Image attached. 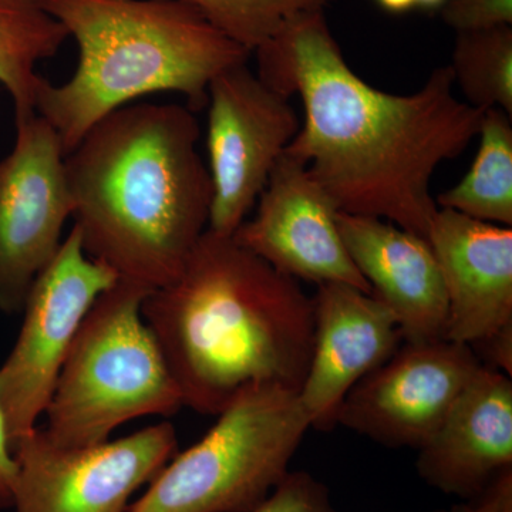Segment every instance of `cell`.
I'll return each mask as SVG.
<instances>
[{
    "mask_svg": "<svg viewBox=\"0 0 512 512\" xmlns=\"http://www.w3.org/2000/svg\"><path fill=\"white\" fill-rule=\"evenodd\" d=\"M252 55L268 86L301 97L305 119L286 153L339 212L429 238L439 212L431 177L477 137L484 114L458 99L450 67H436L412 94L376 89L346 62L325 10L293 16Z\"/></svg>",
    "mask_w": 512,
    "mask_h": 512,
    "instance_id": "obj_1",
    "label": "cell"
},
{
    "mask_svg": "<svg viewBox=\"0 0 512 512\" xmlns=\"http://www.w3.org/2000/svg\"><path fill=\"white\" fill-rule=\"evenodd\" d=\"M200 136L188 106L131 103L64 156L73 227L120 281L150 291L170 284L207 231L212 183Z\"/></svg>",
    "mask_w": 512,
    "mask_h": 512,
    "instance_id": "obj_2",
    "label": "cell"
},
{
    "mask_svg": "<svg viewBox=\"0 0 512 512\" xmlns=\"http://www.w3.org/2000/svg\"><path fill=\"white\" fill-rule=\"evenodd\" d=\"M143 316L184 407L218 416L256 386L299 392L315 339L313 298L227 235L207 231Z\"/></svg>",
    "mask_w": 512,
    "mask_h": 512,
    "instance_id": "obj_3",
    "label": "cell"
},
{
    "mask_svg": "<svg viewBox=\"0 0 512 512\" xmlns=\"http://www.w3.org/2000/svg\"><path fill=\"white\" fill-rule=\"evenodd\" d=\"M79 47L66 82L43 77L36 113L55 130L64 156L111 111L156 93L207 104L212 80L252 53L183 0H37Z\"/></svg>",
    "mask_w": 512,
    "mask_h": 512,
    "instance_id": "obj_4",
    "label": "cell"
},
{
    "mask_svg": "<svg viewBox=\"0 0 512 512\" xmlns=\"http://www.w3.org/2000/svg\"><path fill=\"white\" fill-rule=\"evenodd\" d=\"M150 289L117 281L84 318L45 412L49 439L67 447L109 441L138 417L184 407L163 350L143 316Z\"/></svg>",
    "mask_w": 512,
    "mask_h": 512,
    "instance_id": "obj_5",
    "label": "cell"
},
{
    "mask_svg": "<svg viewBox=\"0 0 512 512\" xmlns=\"http://www.w3.org/2000/svg\"><path fill=\"white\" fill-rule=\"evenodd\" d=\"M309 429L298 393L251 387L198 443L175 454L126 512H251L288 474Z\"/></svg>",
    "mask_w": 512,
    "mask_h": 512,
    "instance_id": "obj_6",
    "label": "cell"
},
{
    "mask_svg": "<svg viewBox=\"0 0 512 512\" xmlns=\"http://www.w3.org/2000/svg\"><path fill=\"white\" fill-rule=\"evenodd\" d=\"M117 281L113 271L86 254L73 227L30 286L18 339L0 366V410L13 446L45 416L84 318Z\"/></svg>",
    "mask_w": 512,
    "mask_h": 512,
    "instance_id": "obj_7",
    "label": "cell"
},
{
    "mask_svg": "<svg viewBox=\"0 0 512 512\" xmlns=\"http://www.w3.org/2000/svg\"><path fill=\"white\" fill-rule=\"evenodd\" d=\"M168 421L89 447L57 444L37 426L13 446L15 512H126L131 497L177 454Z\"/></svg>",
    "mask_w": 512,
    "mask_h": 512,
    "instance_id": "obj_8",
    "label": "cell"
},
{
    "mask_svg": "<svg viewBox=\"0 0 512 512\" xmlns=\"http://www.w3.org/2000/svg\"><path fill=\"white\" fill-rule=\"evenodd\" d=\"M291 97L249 69L231 67L208 87L207 150L212 183L208 229L232 237L301 128Z\"/></svg>",
    "mask_w": 512,
    "mask_h": 512,
    "instance_id": "obj_9",
    "label": "cell"
},
{
    "mask_svg": "<svg viewBox=\"0 0 512 512\" xmlns=\"http://www.w3.org/2000/svg\"><path fill=\"white\" fill-rule=\"evenodd\" d=\"M16 136L0 160V312H22L30 286L63 242L73 205L64 153L39 114L15 119Z\"/></svg>",
    "mask_w": 512,
    "mask_h": 512,
    "instance_id": "obj_10",
    "label": "cell"
},
{
    "mask_svg": "<svg viewBox=\"0 0 512 512\" xmlns=\"http://www.w3.org/2000/svg\"><path fill=\"white\" fill-rule=\"evenodd\" d=\"M481 367L464 343L403 342L346 394L336 423L382 446L419 450Z\"/></svg>",
    "mask_w": 512,
    "mask_h": 512,
    "instance_id": "obj_11",
    "label": "cell"
},
{
    "mask_svg": "<svg viewBox=\"0 0 512 512\" xmlns=\"http://www.w3.org/2000/svg\"><path fill=\"white\" fill-rule=\"evenodd\" d=\"M335 202L298 158L276 163L264 191L232 238L296 281L346 284L372 293L338 228Z\"/></svg>",
    "mask_w": 512,
    "mask_h": 512,
    "instance_id": "obj_12",
    "label": "cell"
},
{
    "mask_svg": "<svg viewBox=\"0 0 512 512\" xmlns=\"http://www.w3.org/2000/svg\"><path fill=\"white\" fill-rule=\"evenodd\" d=\"M312 298L315 339L298 399L311 429L330 431L338 426L346 394L390 359L403 336L393 313L372 293L323 284Z\"/></svg>",
    "mask_w": 512,
    "mask_h": 512,
    "instance_id": "obj_13",
    "label": "cell"
},
{
    "mask_svg": "<svg viewBox=\"0 0 512 512\" xmlns=\"http://www.w3.org/2000/svg\"><path fill=\"white\" fill-rule=\"evenodd\" d=\"M427 239L446 286V338L471 348L512 326V229L439 208Z\"/></svg>",
    "mask_w": 512,
    "mask_h": 512,
    "instance_id": "obj_14",
    "label": "cell"
},
{
    "mask_svg": "<svg viewBox=\"0 0 512 512\" xmlns=\"http://www.w3.org/2000/svg\"><path fill=\"white\" fill-rule=\"evenodd\" d=\"M338 228L372 295L393 313L403 342L446 338V286L430 242L392 222L346 212H339Z\"/></svg>",
    "mask_w": 512,
    "mask_h": 512,
    "instance_id": "obj_15",
    "label": "cell"
},
{
    "mask_svg": "<svg viewBox=\"0 0 512 512\" xmlns=\"http://www.w3.org/2000/svg\"><path fill=\"white\" fill-rule=\"evenodd\" d=\"M417 451V474L434 490L460 500L484 491L512 468L511 377L483 365Z\"/></svg>",
    "mask_w": 512,
    "mask_h": 512,
    "instance_id": "obj_16",
    "label": "cell"
},
{
    "mask_svg": "<svg viewBox=\"0 0 512 512\" xmlns=\"http://www.w3.org/2000/svg\"><path fill=\"white\" fill-rule=\"evenodd\" d=\"M69 33L37 0H0V86L15 119L36 113L37 66L60 52Z\"/></svg>",
    "mask_w": 512,
    "mask_h": 512,
    "instance_id": "obj_17",
    "label": "cell"
},
{
    "mask_svg": "<svg viewBox=\"0 0 512 512\" xmlns=\"http://www.w3.org/2000/svg\"><path fill=\"white\" fill-rule=\"evenodd\" d=\"M476 160L454 187L436 197L437 207L473 220L512 227V123L503 110L484 111Z\"/></svg>",
    "mask_w": 512,
    "mask_h": 512,
    "instance_id": "obj_18",
    "label": "cell"
},
{
    "mask_svg": "<svg viewBox=\"0 0 512 512\" xmlns=\"http://www.w3.org/2000/svg\"><path fill=\"white\" fill-rule=\"evenodd\" d=\"M448 67L467 104L512 116V26L457 33Z\"/></svg>",
    "mask_w": 512,
    "mask_h": 512,
    "instance_id": "obj_19",
    "label": "cell"
},
{
    "mask_svg": "<svg viewBox=\"0 0 512 512\" xmlns=\"http://www.w3.org/2000/svg\"><path fill=\"white\" fill-rule=\"evenodd\" d=\"M215 28L254 53L293 16L325 10L332 0H183Z\"/></svg>",
    "mask_w": 512,
    "mask_h": 512,
    "instance_id": "obj_20",
    "label": "cell"
},
{
    "mask_svg": "<svg viewBox=\"0 0 512 512\" xmlns=\"http://www.w3.org/2000/svg\"><path fill=\"white\" fill-rule=\"evenodd\" d=\"M251 512H336L325 483L308 471H288Z\"/></svg>",
    "mask_w": 512,
    "mask_h": 512,
    "instance_id": "obj_21",
    "label": "cell"
},
{
    "mask_svg": "<svg viewBox=\"0 0 512 512\" xmlns=\"http://www.w3.org/2000/svg\"><path fill=\"white\" fill-rule=\"evenodd\" d=\"M441 16L456 33L512 26V0H447Z\"/></svg>",
    "mask_w": 512,
    "mask_h": 512,
    "instance_id": "obj_22",
    "label": "cell"
},
{
    "mask_svg": "<svg viewBox=\"0 0 512 512\" xmlns=\"http://www.w3.org/2000/svg\"><path fill=\"white\" fill-rule=\"evenodd\" d=\"M436 512H512V468L504 470L476 497Z\"/></svg>",
    "mask_w": 512,
    "mask_h": 512,
    "instance_id": "obj_23",
    "label": "cell"
},
{
    "mask_svg": "<svg viewBox=\"0 0 512 512\" xmlns=\"http://www.w3.org/2000/svg\"><path fill=\"white\" fill-rule=\"evenodd\" d=\"M480 362L491 369L512 376V326L471 346Z\"/></svg>",
    "mask_w": 512,
    "mask_h": 512,
    "instance_id": "obj_24",
    "label": "cell"
},
{
    "mask_svg": "<svg viewBox=\"0 0 512 512\" xmlns=\"http://www.w3.org/2000/svg\"><path fill=\"white\" fill-rule=\"evenodd\" d=\"M16 474H18V464H16L15 451L10 441L5 417L0 410V512L12 510Z\"/></svg>",
    "mask_w": 512,
    "mask_h": 512,
    "instance_id": "obj_25",
    "label": "cell"
},
{
    "mask_svg": "<svg viewBox=\"0 0 512 512\" xmlns=\"http://www.w3.org/2000/svg\"><path fill=\"white\" fill-rule=\"evenodd\" d=\"M376 3L390 13H406L417 8L416 0H376Z\"/></svg>",
    "mask_w": 512,
    "mask_h": 512,
    "instance_id": "obj_26",
    "label": "cell"
},
{
    "mask_svg": "<svg viewBox=\"0 0 512 512\" xmlns=\"http://www.w3.org/2000/svg\"><path fill=\"white\" fill-rule=\"evenodd\" d=\"M447 0H416L417 8L441 9Z\"/></svg>",
    "mask_w": 512,
    "mask_h": 512,
    "instance_id": "obj_27",
    "label": "cell"
},
{
    "mask_svg": "<svg viewBox=\"0 0 512 512\" xmlns=\"http://www.w3.org/2000/svg\"><path fill=\"white\" fill-rule=\"evenodd\" d=\"M434 512H436V511H434Z\"/></svg>",
    "mask_w": 512,
    "mask_h": 512,
    "instance_id": "obj_28",
    "label": "cell"
}]
</instances>
